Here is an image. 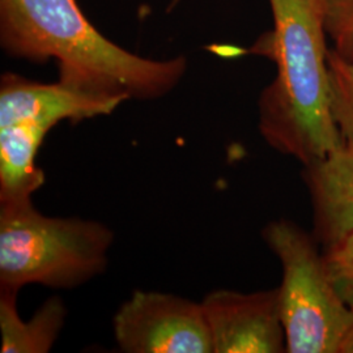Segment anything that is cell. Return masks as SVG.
I'll list each match as a JSON object with an SVG mask.
<instances>
[{
	"label": "cell",
	"instance_id": "1",
	"mask_svg": "<svg viewBox=\"0 0 353 353\" xmlns=\"http://www.w3.org/2000/svg\"><path fill=\"white\" fill-rule=\"evenodd\" d=\"M0 48L30 63L54 59L58 81L125 101L164 99L189 70L185 55L160 61L117 45L89 21L77 0H0Z\"/></svg>",
	"mask_w": 353,
	"mask_h": 353
},
{
	"label": "cell",
	"instance_id": "7",
	"mask_svg": "<svg viewBox=\"0 0 353 353\" xmlns=\"http://www.w3.org/2000/svg\"><path fill=\"white\" fill-rule=\"evenodd\" d=\"M125 100L103 97L61 81L39 83L13 72L0 77V126L24 125L49 134L61 122L72 125L113 114Z\"/></svg>",
	"mask_w": 353,
	"mask_h": 353
},
{
	"label": "cell",
	"instance_id": "10",
	"mask_svg": "<svg viewBox=\"0 0 353 353\" xmlns=\"http://www.w3.org/2000/svg\"><path fill=\"white\" fill-rule=\"evenodd\" d=\"M331 112L344 140L353 141V63L335 51L328 54Z\"/></svg>",
	"mask_w": 353,
	"mask_h": 353
},
{
	"label": "cell",
	"instance_id": "9",
	"mask_svg": "<svg viewBox=\"0 0 353 353\" xmlns=\"http://www.w3.org/2000/svg\"><path fill=\"white\" fill-rule=\"evenodd\" d=\"M67 307L61 297L42 303L28 322L17 309V292L0 290L1 353H48L63 330Z\"/></svg>",
	"mask_w": 353,
	"mask_h": 353
},
{
	"label": "cell",
	"instance_id": "8",
	"mask_svg": "<svg viewBox=\"0 0 353 353\" xmlns=\"http://www.w3.org/2000/svg\"><path fill=\"white\" fill-rule=\"evenodd\" d=\"M313 210V236L326 249L353 232V141L303 165Z\"/></svg>",
	"mask_w": 353,
	"mask_h": 353
},
{
	"label": "cell",
	"instance_id": "3",
	"mask_svg": "<svg viewBox=\"0 0 353 353\" xmlns=\"http://www.w3.org/2000/svg\"><path fill=\"white\" fill-rule=\"evenodd\" d=\"M114 232L81 217H51L32 199L0 202V290H74L102 275Z\"/></svg>",
	"mask_w": 353,
	"mask_h": 353
},
{
	"label": "cell",
	"instance_id": "11",
	"mask_svg": "<svg viewBox=\"0 0 353 353\" xmlns=\"http://www.w3.org/2000/svg\"><path fill=\"white\" fill-rule=\"evenodd\" d=\"M328 279L345 305L353 310V232L323 249Z\"/></svg>",
	"mask_w": 353,
	"mask_h": 353
},
{
	"label": "cell",
	"instance_id": "5",
	"mask_svg": "<svg viewBox=\"0 0 353 353\" xmlns=\"http://www.w3.org/2000/svg\"><path fill=\"white\" fill-rule=\"evenodd\" d=\"M114 338L126 353H214L202 303L135 290L113 318Z\"/></svg>",
	"mask_w": 353,
	"mask_h": 353
},
{
	"label": "cell",
	"instance_id": "2",
	"mask_svg": "<svg viewBox=\"0 0 353 353\" xmlns=\"http://www.w3.org/2000/svg\"><path fill=\"white\" fill-rule=\"evenodd\" d=\"M274 28L249 54L276 75L258 99V130L275 151L306 165L344 141L331 112L326 0H268Z\"/></svg>",
	"mask_w": 353,
	"mask_h": 353
},
{
	"label": "cell",
	"instance_id": "12",
	"mask_svg": "<svg viewBox=\"0 0 353 353\" xmlns=\"http://www.w3.org/2000/svg\"><path fill=\"white\" fill-rule=\"evenodd\" d=\"M326 32L331 49L353 63V0H326Z\"/></svg>",
	"mask_w": 353,
	"mask_h": 353
},
{
	"label": "cell",
	"instance_id": "13",
	"mask_svg": "<svg viewBox=\"0 0 353 353\" xmlns=\"http://www.w3.org/2000/svg\"><path fill=\"white\" fill-rule=\"evenodd\" d=\"M183 1H185V0H170L169 4H168V7H166V12L174 11L176 7H178L181 3H183Z\"/></svg>",
	"mask_w": 353,
	"mask_h": 353
},
{
	"label": "cell",
	"instance_id": "6",
	"mask_svg": "<svg viewBox=\"0 0 353 353\" xmlns=\"http://www.w3.org/2000/svg\"><path fill=\"white\" fill-rule=\"evenodd\" d=\"M214 353L287 352L279 290H219L202 301Z\"/></svg>",
	"mask_w": 353,
	"mask_h": 353
},
{
	"label": "cell",
	"instance_id": "4",
	"mask_svg": "<svg viewBox=\"0 0 353 353\" xmlns=\"http://www.w3.org/2000/svg\"><path fill=\"white\" fill-rule=\"evenodd\" d=\"M262 237L283 267L278 290L287 352L353 353V310L332 287L313 233L279 219Z\"/></svg>",
	"mask_w": 353,
	"mask_h": 353
}]
</instances>
